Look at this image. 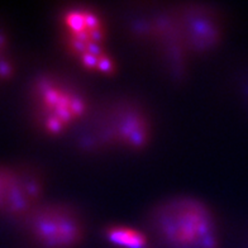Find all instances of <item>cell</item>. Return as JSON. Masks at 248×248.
<instances>
[{
  "label": "cell",
  "mask_w": 248,
  "mask_h": 248,
  "mask_svg": "<svg viewBox=\"0 0 248 248\" xmlns=\"http://www.w3.org/2000/svg\"><path fill=\"white\" fill-rule=\"evenodd\" d=\"M74 132L76 147L82 152H140L151 143L154 128L140 101L118 96L93 105Z\"/></svg>",
  "instance_id": "cell-1"
},
{
  "label": "cell",
  "mask_w": 248,
  "mask_h": 248,
  "mask_svg": "<svg viewBox=\"0 0 248 248\" xmlns=\"http://www.w3.org/2000/svg\"><path fill=\"white\" fill-rule=\"evenodd\" d=\"M27 101L31 121L47 137L74 131L94 105L78 82L55 71L39 72L31 80Z\"/></svg>",
  "instance_id": "cell-2"
},
{
  "label": "cell",
  "mask_w": 248,
  "mask_h": 248,
  "mask_svg": "<svg viewBox=\"0 0 248 248\" xmlns=\"http://www.w3.org/2000/svg\"><path fill=\"white\" fill-rule=\"evenodd\" d=\"M148 228L167 248H218V222L209 206L193 196H172L148 213Z\"/></svg>",
  "instance_id": "cell-3"
},
{
  "label": "cell",
  "mask_w": 248,
  "mask_h": 248,
  "mask_svg": "<svg viewBox=\"0 0 248 248\" xmlns=\"http://www.w3.org/2000/svg\"><path fill=\"white\" fill-rule=\"evenodd\" d=\"M63 46L82 69L101 75L117 71V62L107 42V28L100 12L88 7H70L60 14Z\"/></svg>",
  "instance_id": "cell-4"
},
{
  "label": "cell",
  "mask_w": 248,
  "mask_h": 248,
  "mask_svg": "<svg viewBox=\"0 0 248 248\" xmlns=\"http://www.w3.org/2000/svg\"><path fill=\"white\" fill-rule=\"evenodd\" d=\"M128 24L134 39L152 51L171 78H183L191 53L184 41L175 5L136 12Z\"/></svg>",
  "instance_id": "cell-5"
},
{
  "label": "cell",
  "mask_w": 248,
  "mask_h": 248,
  "mask_svg": "<svg viewBox=\"0 0 248 248\" xmlns=\"http://www.w3.org/2000/svg\"><path fill=\"white\" fill-rule=\"evenodd\" d=\"M23 233L39 248H75L85 237L81 214L67 202H42L22 220Z\"/></svg>",
  "instance_id": "cell-6"
},
{
  "label": "cell",
  "mask_w": 248,
  "mask_h": 248,
  "mask_svg": "<svg viewBox=\"0 0 248 248\" xmlns=\"http://www.w3.org/2000/svg\"><path fill=\"white\" fill-rule=\"evenodd\" d=\"M42 173L28 166L0 165V217L22 220L42 202Z\"/></svg>",
  "instance_id": "cell-7"
},
{
  "label": "cell",
  "mask_w": 248,
  "mask_h": 248,
  "mask_svg": "<svg viewBox=\"0 0 248 248\" xmlns=\"http://www.w3.org/2000/svg\"><path fill=\"white\" fill-rule=\"evenodd\" d=\"M175 10L184 41L191 56L209 52L218 46L224 31L219 10L200 3L177 4Z\"/></svg>",
  "instance_id": "cell-8"
},
{
  "label": "cell",
  "mask_w": 248,
  "mask_h": 248,
  "mask_svg": "<svg viewBox=\"0 0 248 248\" xmlns=\"http://www.w3.org/2000/svg\"><path fill=\"white\" fill-rule=\"evenodd\" d=\"M105 239L118 248H150L147 235L138 229L122 224H109L104 229Z\"/></svg>",
  "instance_id": "cell-9"
},
{
  "label": "cell",
  "mask_w": 248,
  "mask_h": 248,
  "mask_svg": "<svg viewBox=\"0 0 248 248\" xmlns=\"http://www.w3.org/2000/svg\"><path fill=\"white\" fill-rule=\"evenodd\" d=\"M16 72V60L14 56L9 33L0 26V82L9 81Z\"/></svg>",
  "instance_id": "cell-10"
}]
</instances>
